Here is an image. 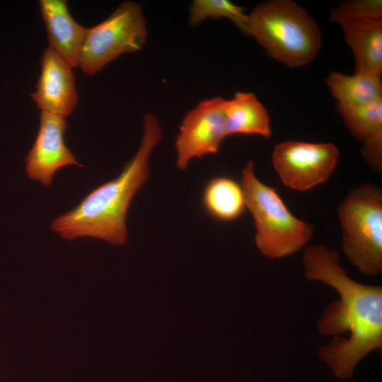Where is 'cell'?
<instances>
[{
  "mask_svg": "<svg viewBox=\"0 0 382 382\" xmlns=\"http://www.w3.org/2000/svg\"><path fill=\"white\" fill-rule=\"evenodd\" d=\"M302 260L308 279L327 284L340 296L318 322L319 334L335 336L319 355L335 376L349 380L365 356L381 352L382 288L353 280L339 264L337 252L322 244L308 247Z\"/></svg>",
  "mask_w": 382,
  "mask_h": 382,
  "instance_id": "1",
  "label": "cell"
},
{
  "mask_svg": "<svg viewBox=\"0 0 382 382\" xmlns=\"http://www.w3.org/2000/svg\"><path fill=\"white\" fill-rule=\"evenodd\" d=\"M144 132L135 155L120 174L93 190L69 212L59 215L50 224L52 231L66 240L93 237L114 245L127 239L126 216L136 193L149 177V158L163 137L157 117L147 112L143 120Z\"/></svg>",
  "mask_w": 382,
  "mask_h": 382,
  "instance_id": "2",
  "label": "cell"
},
{
  "mask_svg": "<svg viewBox=\"0 0 382 382\" xmlns=\"http://www.w3.org/2000/svg\"><path fill=\"white\" fill-rule=\"evenodd\" d=\"M248 16V35L270 57L288 67L308 64L321 48L322 35L317 23L291 0L261 2Z\"/></svg>",
  "mask_w": 382,
  "mask_h": 382,
  "instance_id": "3",
  "label": "cell"
},
{
  "mask_svg": "<svg viewBox=\"0 0 382 382\" xmlns=\"http://www.w3.org/2000/svg\"><path fill=\"white\" fill-rule=\"evenodd\" d=\"M254 166L249 161L243 167L241 185L254 221L256 246L270 259L289 255L312 238L313 227L296 217L277 191L257 178Z\"/></svg>",
  "mask_w": 382,
  "mask_h": 382,
  "instance_id": "4",
  "label": "cell"
},
{
  "mask_svg": "<svg viewBox=\"0 0 382 382\" xmlns=\"http://www.w3.org/2000/svg\"><path fill=\"white\" fill-rule=\"evenodd\" d=\"M338 218L342 250L363 274L382 271V190L367 183L353 189L340 203Z\"/></svg>",
  "mask_w": 382,
  "mask_h": 382,
  "instance_id": "5",
  "label": "cell"
},
{
  "mask_svg": "<svg viewBox=\"0 0 382 382\" xmlns=\"http://www.w3.org/2000/svg\"><path fill=\"white\" fill-rule=\"evenodd\" d=\"M147 37L141 4L125 1L103 21L86 28L79 66L94 75L120 55L141 50Z\"/></svg>",
  "mask_w": 382,
  "mask_h": 382,
  "instance_id": "6",
  "label": "cell"
},
{
  "mask_svg": "<svg viewBox=\"0 0 382 382\" xmlns=\"http://www.w3.org/2000/svg\"><path fill=\"white\" fill-rule=\"evenodd\" d=\"M340 156L332 143L286 141L274 147L272 163L285 186L306 191L330 178Z\"/></svg>",
  "mask_w": 382,
  "mask_h": 382,
  "instance_id": "7",
  "label": "cell"
},
{
  "mask_svg": "<svg viewBox=\"0 0 382 382\" xmlns=\"http://www.w3.org/2000/svg\"><path fill=\"white\" fill-rule=\"evenodd\" d=\"M227 99L215 96L201 100L182 120L175 141L176 165L185 170L194 158L219 152L226 130Z\"/></svg>",
  "mask_w": 382,
  "mask_h": 382,
  "instance_id": "8",
  "label": "cell"
},
{
  "mask_svg": "<svg viewBox=\"0 0 382 382\" xmlns=\"http://www.w3.org/2000/svg\"><path fill=\"white\" fill-rule=\"evenodd\" d=\"M66 129L65 117L40 111L39 131L25 159V171L30 179L48 187L59 169L69 165L83 167L64 142Z\"/></svg>",
  "mask_w": 382,
  "mask_h": 382,
  "instance_id": "9",
  "label": "cell"
},
{
  "mask_svg": "<svg viewBox=\"0 0 382 382\" xmlns=\"http://www.w3.org/2000/svg\"><path fill=\"white\" fill-rule=\"evenodd\" d=\"M40 65L36 90L30 97L40 111L66 118L78 103L73 67L49 46L42 52Z\"/></svg>",
  "mask_w": 382,
  "mask_h": 382,
  "instance_id": "10",
  "label": "cell"
},
{
  "mask_svg": "<svg viewBox=\"0 0 382 382\" xmlns=\"http://www.w3.org/2000/svg\"><path fill=\"white\" fill-rule=\"evenodd\" d=\"M49 47L72 67L79 66L86 28L70 14L64 0L39 1Z\"/></svg>",
  "mask_w": 382,
  "mask_h": 382,
  "instance_id": "11",
  "label": "cell"
},
{
  "mask_svg": "<svg viewBox=\"0 0 382 382\" xmlns=\"http://www.w3.org/2000/svg\"><path fill=\"white\" fill-rule=\"evenodd\" d=\"M354 58L355 73L382 74V19H362L340 24Z\"/></svg>",
  "mask_w": 382,
  "mask_h": 382,
  "instance_id": "12",
  "label": "cell"
},
{
  "mask_svg": "<svg viewBox=\"0 0 382 382\" xmlns=\"http://www.w3.org/2000/svg\"><path fill=\"white\" fill-rule=\"evenodd\" d=\"M226 130L227 136L233 134L271 136L269 113L251 92H236L226 105Z\"/></svg>",
  "mask_w": 382,
  "mask_h": 382,
  "instance_id": "13",
  "label": "cell"
},
{
  "mask_svg": "<svg viewBox=\"0 0 382 382\" xmlns=\"http://www.w3.org/2000/svg\"><path fill=\"white\" fill-rule=\"evenodd\" d=\"M325 83L337 105L364 106L382 100L381 76L360 73L347 75L332 71Z\"/></svg>",
  "mask_w": 382,
  "mask_h": 382,
  "instance_id": "14",
  "label": "cell"
},
{
  "mask_svg": "<svg viewBox=\"0 0 382 382\" xmlns=\"http://www.w3.org/2000/svg\"><path fill=\"white\" fill-rule=\"evenodd\" d=\"M202 204L210 216L224 222L239 219L246 208L241 184L226 176L208 180L202 191Z\"/></svg>",
  "mask_w": 382,
  "mask_h": 382,
  "instance_id": "15",
  "label": "cell"
},
{
  "mask_svg": "<svg viewBox=\"0 0 382 382\" xmlns=\"http://www.w3.org/2000/svg\"><path fill=\"white\" fill-rule=\"evenodd\" d=\"M335 108L356 140L365 144L382 139V100L356 107L336 104Z\"/></svg>",
  "mask_w": 382,
  "mask_h": 382,
  "instance_id": "16",
  "label": "cell"
},
{
  "mask_svg": "<svg viewBox=\"0 0 382 382\" xmlns=\"http://www.w3.org/2000/svg\"><path fill=\"white\" fill-rule=\"evenodd\" d=\"M209 18H228L243 34L248 35L249 16L245 13V8L228 0H194L190 8V25H197Z\"/></svg>",
  "mask_w": 382,
  "mask_h": 382,
  "instance_id": "17",
  "label": "cell"
},
{
  "mask_svg": "<svg viewBox=\"0 0 382 382\" xmlns=\"http://www.w3.org/2000/svg\"><path fill=\"white\" fill-rule=\"evenodd\" d=\"M362 19H382L381 0H346L332 8L330 20L341 24Z\"/></svg>",
  "mask_w": 382,
  "mask_h": 382,
  "instance_id": "18",
  "label": "cell"
},
{
  "mask_svg": "<svg viewBox=\"0 0 382 382\" xmlns=\"http://www.w3.org/2000/svg\"><path fill=\"white\" fill-rule=\"evenodd\" d=\"M361 153L372 170L379 173H382V139L363 144Z\"/></svg>",
  "mask_w": 382,
  "mask_h": 382,
  "instance_id": "19",
  "label": "cell"
}]
</instances>
